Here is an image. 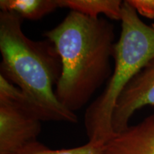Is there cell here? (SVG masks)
Masks as SVG:
<instances>
[{
	"label": "cell",
	"mask_w": 154,
	"mask_h": 154,
	"mask_svg": "<svg viewBox=\"0 0 154 154\" xmlns=\"http://www.w3.org/2000/svg\"><path fill=\"white\" fill-rule=\"evenodd\" d=\"M44 36L54 44L61 61L56 96L63 106L75 113L111 76L116 43L113 25L103 18L71 11Z\"/></svg>",
	"instance_id": "cell-1"
},
{
	"label": "cell",
	"mask_w": 154,
	"mask_h": 154,
	"mask_svg": "<svg viewBox=\"0 0 154 154\" xmlns=\"http://www.w3.org/2000/svg\"><path fill=\"white\" fill-rule=\"evenodd\" d=\"M24 19L0 13L1 72L22 92L29 108L41 121L76 124V113L57 99L55 88L61 74V61L51 42L34 41L22 30Z\"/></svg>",
	"instance_id": "cell-2"
},
{
	"label": "cell",
	"mask_w": 154,
	"mask_h": 154,
	"mask_svg": "<svg viewBox=\"0 0 154 154\" xmlns=\"http://www.w3.org/2000/svg\"><path fill=\"white\" fill-rule=\"evenodd\" d=\"M121 21L112 74L104 90L84 114L88 141L106 143L114 137L111 120L117 101L133 79L154 58V24L144 23L127 0L123 2Z\"/></svg>",
	"instance_id": "cell-3"
},
{
	"label": "cell",
	"mask_w": 154,
	"mask_h": 154,
	"mask_svg": "<svg viewBox=\"0 0 154 154\" xmlns=\"http://www.w3.org/2000/svg\"><path fill=\"white\" fill-rule=\"evenodd\" d=\"M41 121L27 108L0 99V154H14L36 141Z\"/></svg>",
	"instance_id": "cell-4"
},
{
	"label": "cell",
	"mask_w": 154,
	"mask_h": 154,
	"mask_svg": "<svg viewBox=\"0 0 154 154\" xmlns=\"http://www.w3.org/2000/svg\"><path fill=\"white\" fill-rule=\"evenodd\" d=\"M154 105V58L147 63L121 94L113 111L111 126L115 135L126 130L134 113Z\"/></svg>",
	"instance_id": "cell-5"
},
{
	"label": "cell",
	"mask_w": 154,
	"mask_h": 154,
	"mask_svg": "<svg viewBox=\"0 0 154 154\" xmlns=\"http://www.w3.org/2000/svg\"><path fill=\"white\" fill-rule=\"evenodd\" d=\"M104 154H154V114L115 135L105 143Z\"/></svg>",
	"instance_id": "cell-6"
},
{
	"label": "cell",
	"mask_w": 154,
	"mask_h": 154,
	"mask_svg": "<svg viewBox=\"0 0 154 154\" xmlns=\"http://www.w3.org/2000/svg\"><path fill=\"white\" fill-rule=\"evenodd\" d=\"M60 8H69L85 16L99 18L103 14L112 20L121 21L122 5L121 0H59Z\"/></svg>",
	"instance_id": "cell-7"
},
{
	"label": "cell",
	"mask_w": 154,
	"mask_h": 154,
	"mask_svg": "<svg viewBox=\"0 0 154 154\" xmlns=\"http://www.w3.org/2000/svg\"><path fill=\"white\" fill-rule=\"evenodd\" d=\"M60 8L59 0H1V11L17 14L22 19L39 20Z\"/></svg>",
	"instance_id": "cell-8"
},
{
	"label": "cell",
	"mask_w": 154,
	"mask_h": 154,
	"mask_svg": "<svg viewBox=\"0 0 154 154\" xmlns=\"http://www.w3.org/2000/svg\"><path fill=\"white\" fill-rule=\"evenodd\" d=\"M104 143L88 141L87 143L68 149L53 150L36 140L14 154H104Z\"/></svg>",
	"instance_id": "cell-9"
},
{
	"label": "cell",
	"mask_w": 154,
	"mask_h": 154,
	"mask_svg": "<svg viewBox=\"0 0 154 154\" xmlns=\"http://www.w3.org/2000/svg\"><path fill=\"white\" fill-rule=\"evenodd\" d=\"M139 16L154 19V0H127Z\"/></svg>",
	"instance_id": "cell-10"
}]
</instances>
